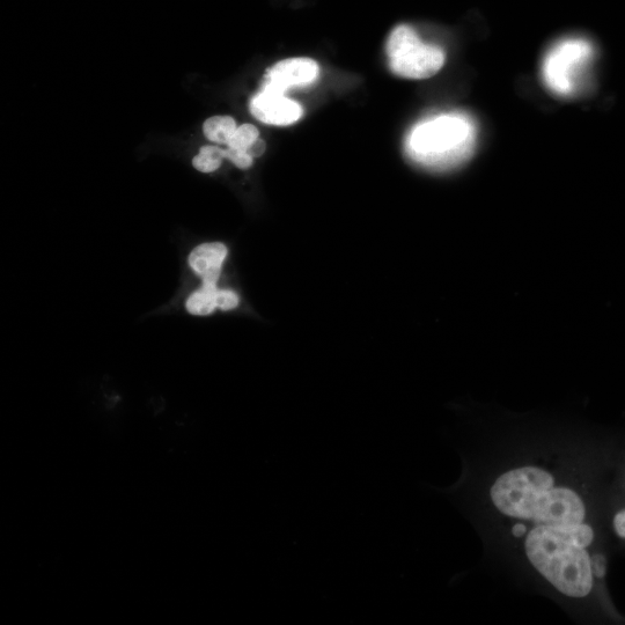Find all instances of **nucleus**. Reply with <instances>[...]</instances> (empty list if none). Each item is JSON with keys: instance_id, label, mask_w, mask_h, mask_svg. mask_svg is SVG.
Listing matches in <instances>:
<instances>
[{"instance_id": "f3484780", "label": "nucleus", "mask_w": 625, "mask_h": 625, "mask_svg": "<svg viewBox=\"0 0 625 625\" xmlns=\"http://www.w3.org/2000/svg\"><path fill=\"white\" fill-rule=\"evenodd\" d=\"M591 562L594 575L598 578L605 577L607 569L606 558L601 555H595L592 558Z\"/></svg>"}, {"instance_id": "6e6552de", "label": "nucleus", "mask_w": 625, "mask_h": 625, "mask_svg": "<svg viewBox=\"0 0 625 625\" xmlns=\"http://www.w3.org/2000/svg\"><path fill=\"white\" fill-rule=\"evenodd\" d=\"M250 113L263 123L282 127L299 121L303 108L284 94L262 90L250 102Z\"/></svg>"}, {"instance_id": "dca6fc26", "label": "nucleus", "mask_w": 625, "mask_h": 625, "mask_svg": "<svg viewBox=\"0 0 625 625\" xmlns=\"http://www.w3.org/2000/svg\"><path fill=\"white\" fill-rule=\"evenodd\" d=\"M239 305L238 294L230 290H218V308L231 311Z\"/></svg>"}, {"instance_id": "9d476101", "label": "nucleus", "mask_w": 625, "mask_h": 625, "mask_svg": "<svg viewBox=\"0 0 625 625\" xmlns=\"http://www.w3.org/2000/svg\"><path fill=\"white\" fill-rule=\"evenodd\" d=\"M238 125L231 116H212L204 122V136L210 142L229 145Z\"/></svg>"}, {"instance_id": "f03ea898", "label": "nucleus", "mask_w": 625, "mask_h": 625, "mask_svg": "<svg viewBox=\"0 0 625 625\" xmlns=\"http://www.w3.org/2000/svg\"><path fill=\"white\" fill-rule=\"evenodd\" d=\"M475 139V124L468 116L444 115L415 128L409 139V153L424 166L453 167L470 157Z\"/></svg>"}, {"instance_id": "9b49d317", "label": "nucleus", "mask_w": 625, "mask_h": 625, "mask_svg": "<svg viewBox=\"0 0 625 625\" xmlns=\"http://www.w3.org/2000/svg\"><path fill=\"white\" fill-rule=\"evenodd\" d=\"M218 290L217 285L203 284L200 290L188 298L187 311L198 316L210 315L215 312L218 307Z\"/></svg>"}, {"instance_id": "2eb2a0df", "label": "nucleus", "mask_w": 625, "mask_h": 625, "mask_svg": "<svg viewBox=\"0 0 625 625\" xmlns=\"http://www.w3.org/2000/svg\"><path fill=\"white\" fill-rule=\"evenodd\" d=\"M225 159L230 160L234 166L240 169L252 167L254 158L247 151L232 149L225 150Z\"/></svg>"}, {"instance_id": "6ab92c4d", "label": "nucleus", "mask_w": 625, "mask_h": 625, "mask_svg": "<svg viewBox=\"0 0 625 625\" xmlns=\"http://www.w3.org/2000/svg\"><path fill=\"white\" fill-rule=\"evenodd\" d=\"M614 527L621 538H625V511L617 513L614 519Z\"/></svg>"}, {"instance_id": "0eeeda50", "label": "nucleus", "mask_w": 625, "mask_h": 625, "mask_svg": "<svg viewBox=\"0 0 625 625\" xmlns=\"http://www.w3.org/2000/svg\"><path fill=\"white\" fill-rule=\"evenodd\" d=\"M318 63L311 58H289L269 69L263 90L284 94L291 87L310 85L319 78Z\"/></svg>"}, {"instance_id": "aec40b11", "label": "nucleus", "mask_w": 625, "mask_h": 625, "mask_svg": "<svg viewBox=\"0 0 625 625\" xmlns=\"http://www.w3.org/2000/svg\"><path fill=\"white\" fill-rule=\"evenodd\" d=\"M512 533H513L514 536H516V538H521V536L525 535V533H526L525 525L518 524V525L514 526Z\"/></svg>"}, {"instance_id": "ddd939ff", "label": "nucleus", "mask_w": 625, "mask_h": 625, "mask_svg": "<svg viewBox=\"0 0 625 625\" xmlns=\"http://www.w3.org/2000/svg\"><path fill=\"white\" fill-rule=\"evenodd\" d=\"M259 136V129H257L255 125L242 124L238 127L237 131L234 132V135L227 146L232 147V149L247 151L249 147L260 138Z\"/></svg>"}, {"instance_id": "423d86ee", "label": "nucleus", "mask_w": 625, "mask_h": 625, "mask_svg": "<svg viewBox=\"0 0 625 625\" xmlns=\"http://www.w3.org/2000/svg\"><path fill=\"white\" fill-rule=\"evenodd\" d=\"M585 506L575 491L551 488L536 502L531 520L539 526L570 528L583 524Z\"/></svg>"}, {"instance_id": "f8f14e48", "label": "nucleus", "mask_w": 625, "mask_h": 625, "mask_svg": "<svg viewBox=\"0 0 625 625\" xmlns=\"http://www.w3.org/2000/svg\"><path fill=\"white\" fill-rule=\"evenodd\" d=\"M225 150L215 145L203 146L197 156L193 159V166L198 172H216L223 164Z\"/></svg>"}, {"instance_id": "7ed1b4c3", "label": "nucleus", "mask_w": 625, "mask_h": 625, "mask_svg": "<svg viewBox=\"0 0 625 625\" xmlns=\"http://www.w3.org/2000/svg\"><path fill=\"white\" fill-rule=\"evenodd\" d=\"M386 54L394 75L407 79H428L445 64L444 50L429 46L408 25H400L389 35Z\"/></svg>"}, {"instance_id": "1a4fd4ad", "label": "nucleus", "mask_w": 625, "mask_h": 625, "mask_svg": "<svg viewBox=\"0 0 625 625\" xmlns=\"http://www.w3.org/2000/svg\"><path fill=\"white\" fill-rule=\"evenodd\" d=\"M229 250L220 242H210L196 247L189 255V266L197 276L202 278L203 284L217 285L222 272L223 264Z\"/></svg>"}, {"instance_id": "4468645a", "label": "nucleus", "mask_w": 625, "mask_h": 625, "mask_svg": "<svg viewBox=\"0 0 625 625\" xmlns=\"http://www.w3.org/2000/svg\"><path fill=\"white\" fill-rule=\"evenodd\" d=\"M557 533L563 536L564 539L569 540L578 546L586 548L590 546L594 539V533L592 528L583 524L570 528H554Z\"/></svg>"}, {"instance_id": "20e7f679", "label": "nucleus", "mask_w": 625, "mask_h": 625, "mask_svg": "<svg viewBox=\"0 0 625 625\" xmlns=\"http://www.w3.org/2000/svg\"><path fill=\"white\" fill-rule=\"evenodd\" d=\"M554 487L549 473L535 467H525L500 476L491 489V497L497 509L506 516L532 519L536 502Z\"/></svg>"}, {"instance_id": "a211bd4d", "label": "nucleus", "mask_w": 625, "mask_h": 625, "mask_svg": "<svg viewBox=\"0 0 625 625\" xmlns=\"http://www.w3.org/2000/svg\"><path fill=\"white\" fill-rule=\"evenodd\" d=\"M247 152L253 158L261 157L264 152H266V143L262 141V139H257V141L249 147Z\"/></svg>"}, {"instance_id": "39448f33", "label": "nucleus", "mask_w": 625, "mask_h": 625, "mask_svg": "<svg viewBox=\"0 0 625 625\" xmlns=\"http://www.w3.org/2000/svg\"><path fill=\"white\" fill-rule=\"evenodd\" d=\"M592 51L591 44L583 39L557 43L543 63V79L550 90L558 95H570L578 73L591 60Z\"/></svg>"}, {"instance_id": "f257e3e1", "label": "nucleus", "mask_w": 625, "mask_h": 625, "mask_svg": "<svg viewBox=\"0 0 625 625\" xmlns=\"http://www.w3.org/2000/svg\"><path fill=\"white\" fill-rule=\"evenodd\" d=\"M529 561L558 591L572 598H584L592 591L593 571L585 548L566 540L556 529L538 526L528 534Z\"/></svg>"}]
</instances>
